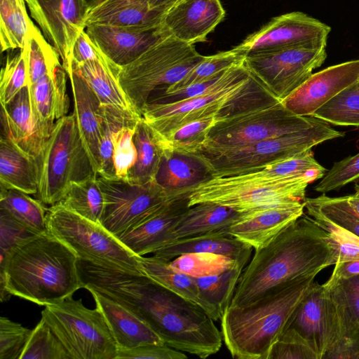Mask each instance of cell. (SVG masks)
Here are the masks:
<instances>
[{"mask_svg":"<svg viewBox=\"0 0 359 359\" xmlns=\"http://www.w3.org/2000/svg\"><path fill=\"white\" fill-rule=\"evenodd\" d=\"M41 318L67 350L70 359H116L118 346L100 310L86 307L72 296L47 305Z\"/></svg>","mask_w":359,"mask_h":359,"instance_id":"obj_10","label":"cell"},{"mask_svg":"<svg viewBox=\"0 0 359 359\" xmlns=\"http://www.w3.org/2000/svg\"><path fill=\"white\" fill-rule=\"evenodd\" d=\"M330 31L326 24L295 11L272 18L236 46L246 53L285 47L325 48Z\"/></svg>","mask_w":359,"mask_h":359,"instance_id":"obj_16","label":"cell"},{"mask_svg":"<svg viewBox=\"0 0 359 359\" xmlns=\"http://www.w3.org/2000/svg\"><path fill=\"white\" fill-rule=\"evenodd\" d=\"M358 180H359V152L334 163L314 187V190L326 194L338 190Z\"/></svg>","mask_w":359,"mask_h":359,"instance_id":"obj_50","label":"cell"},{"mask_svg":"<svg viewBox=\"0 0 359 359\" xmlns=\"http://www.w3.org/2000/svg\"><path fill=\"white\" fill-rule=\"evenodd\" d=\"M83 287L116 301L146 322L165 344L206 358L217 353L222 336L199 305L166 289L144 274L85 262Z\"/></svg>","mask_w":359,"mask_h":359,"instance_id":"obj_1","label":"cell"},{"mask_svg":"<svg viewBox=\"0 0 359 359\" xmlns=\"http://www.w3.org/2000/svg\"><path fill=\"white\" fill-rule=\"evenodd\" d=\"M280 102L243 63L226 69L203 93L175 102L147 103L141 116L159 135H165L203 117L216 116L220 121Z\"/></svg>","mask_w":359,"mask_h":359,"instance_id":"obj_4","label":"cell"},{"mask_svg":"<svg viewBox=\"0 0 359 359\" xmlns=\"http://www.w3.org/2000/svg\"><path fill=\"white\" fill-rule=\"evenodd\" d=\"M358 81H359V80H358Z\"/></svg>","mask_w":359,"mask_h":359,"instance_id":"obj_61","label":"cell"},{"mask_svg":"<svg viewBox=\"0 0 359 359\" xmlns=\"http://www.w3.org/2000/svg\"><path fill=\"white\" fill-rule=\"evenodd\" d=\"M104 315L118 349H130L148 344H164L154 330L140 317L116 301L88 289Z\"/></svg>","mask_w":359,"mask_h":359,"instance_id":"obj_26","label":"cell"},{"mask_svg":"<svg viewBox=\"0 0 359 359\" xmlns=\"http://www.w3.org/2000/svg\"><path fill=\"white\" fill-rule=\"evenodd\" d=\"M180 351L165 344H148L130 349H118L116 359H185Z\"/></svg>","mask_w":359,"mask_h":359,"instance_id":"obj_54","label":"cell"},{"mask_svg":"<svg viewBox=\"0 0 359 359\" xmlns=\"http://www.w3.org/2000/svg\"><path fill=\"white\" fill-rule=\"evenodd\" d=\"M133 141L137 157L126 181L141 184L154 180L165 151L160 136L141 117L136 124Z\"/></svg>","mask_w":359,"mask_h":359,"instance_id":"obj_34","label":"cell"},{"mask_svg":"<svg viewBox=\"0 0 359 359\" xmlns=\"http://www.w3.org/2000/svg\"><path fill=\"white\" fill-rule=\"evenodd\" d=\"M323 285L336 304L340 317L341 337L346 333L358 330L359 275L333 284Z\"/></svg>","mask_w":359,"mask_h":359,"instance_id":"obj_43","label":"cell"},{"mask_svg":"<svg viewBox=\"0 0 359 359\" xmlns=\"http://www.w3.org/2000/svg\"><path fill=\"white\" fill-rule=\"evenodd\" d=\"M312 116L343 126H359V81L344 89Z\"/></svg>","mask_w":359,"mask_h":359,"instance_id":"obj_42","label":"cell"},{"mask_svg":"<svg viewBox=\"0 0 359 359\" xmlns=\"http://www.w3.org/2000/svg\"><path fill=\"white\" fill-rule=\"evenodd\" d=\"M304 208L315 210L332 223L359 237V214L349 205L347 196L330 197L323 194L305 198Z\"/></svg>","mask_w":359,"mask_h":359,"instance_id":"obj_45","label":"cell"},{"mask_svg":"<svg viewBox=\"0 0 359 359\" xmlns=\"http://www.w3.org/2000/svg\"><path fill=\"white\" fill-rule=\"evenodd\" d=\"M20 359H70L57 337L47 323L41 318Z\"/></svg>","mask_w":359,"mask_h":359,"instance_id":"obj_46","label":"cell"},{"mask_svg":"<svg viewBox=\"0 0 359 359\" xmlns=\"http://www.w3.org/2000/svg\"><path fill=\"white\" fill-rule=\"evenodd\" d=\"M74 99V116L79 133L93 168L98 175L100 167L99 147L102 135L100 103L86 80L70 65L64 67Z\"/></svg>","mask_w":359,"mask_h":359,"instance_id":"obj_23","label":"cell"},{"mask_svg":"<svg viewBox=\"0 0 359 359\" xmlns=\"http://www.w3.org/2000/svg\"><path fill=\"white\" fill-rule=\"evenodd\" d=\"M212 177L208 165L200 155L164 151L154 180L175 198L190 194L197 185Z\"/></svg>","mask_w":359,"mask_h":359,"instance_id":"obj_28","label":"cell"},{"mask_svg":"<svg viewBox=\"0 0 359 359\" xmlns=\"http://www.w3.org/2000/svg\"><path fill=\"white\" fill-rule=\"evenodd\" d=\"M189 194L170 200L154 213L117 238L137 256L153 253L171 243L174 229L190 207Z\"/></svg>","mask_w":359,"mask_h":359,"instance_id":"obj_20","label":"cell"},{"mask_svg":"<svg viewBox=\"0 0 359 359\" xmlns=\"http://www.w3.org/2000/svg\"><path fill=\"white\" fill-rule=\"evenodd\" d=\"M23 48L27 56L28 87L61 64L60 55L33 22L29 27Z\"/></svg>","mask_w":359,"mask_h":359,"instance_id":"obj_39","label":"cell"},{"mask_svg":"<svg viewBox=\"0 0 359 359\" xmlns=\"http://www.w3.org/2000/svg\"><path fill=\"white\" fill-rule=\"evenodd\" d=\"M48 230L69 246L79 260L143 274L137 255L100 224L58 203L47 209Z\"/></svg>","mask_w":359,"mask_h":359,"instance_id":"obj_9","label":"cell"},{"mask_svg":"<svg viewBox=\"0 0 359 359\" xmlns=\"http://www.w3.org/2000/svg\"><path fill=\"white\" fill-rule=\"evenodd\" d=\"M98 181L104 201L100 224L116 237L174 198L155 180L140 184L99 177Z\"/></svg>","mask_w":359,"mask_h":359,"instance_id":"obj_14","label":"cell"},{"mask_svg":"<svg viewBox=\"0 0 359 359\" xmlns=\"http://www.w3.org/2000/svg\"><path fill=\"white\" fill-rule=\"evenodd\" d=\"M67 73L62 64L28 87L33 116L41 127L52 130L55 120L67 115L69 100Z\"/></svg>","mask_w":359,"mask_h":359,"instance_id":"obj_29","label":"cell"},{"mask_svg":"<svg viewBox=\"0 0 359 359\" xmlns=\"http://www.w3.org/2000/svg\"><path fill=\"white\" fill-rule=\"evenodd\" d=\"M86 32L100 50L122 67L139 57L151 47L171 36L163 24L154 26H121L93 23Z\"/></svg>","mask_w":359,"mask_h":359,"instance_id":"obj_18","label":"cell"},{"mask_svg":"<svg viewBox=\"0 0 359 359\" xmlns=\"http://www.w3.org/2000/svg\"><path fill=\"white\" fill-rule=\"evenodd\" d=\"M304 202L269 206L240 212L236 219L219 231L260 248L304 215Z\"/></svg>","mask_w":359,"mask_h":359,"instance_id":"obj_21","label":"cell"},{"mask_svg":"<svg viewBox=\"0 0 359 359\" xmlns=\"http://www.w3.org/2000/svg\"><path fill=\"white\" fill-rule=\"evenodd\" d=\"M316 276L302 277L244 307L228 306L221 318L222 336L233 358L267 359Z\"/></svg>","mask_w":359,"mask_h":359,"instance_id":"obj_5","label":"cell"},{"mask_svg":"<svg viewBox=\"0 0 359 359\" xmlns=\"http://www.w3.org/2000/svg\"><path fill=\"white\" fill-rule=\"evenodd\" d=\"M344 135L320 120L301 131L210 154H197L205 161L212 177H231L244 174L278 158L311 149L318 144Z\"/></svg>","mask_w":359,"mask_h":359,"instance_id":"obj_12","label":"cell"},{"mask_svg":"<svg viewBox=\"0 0 359 359\" xmlns=\"http://www.w3.org/2000/svg\"><path fill=\"white\" fill-rule=\"evenodd\" d=\"M59 203L81 217L100 224L104 201L97 175L72 183Z\"/></svg>","mask_w":359,"mask_h":359,"instance_id":"obj_37","label":"cell"},{"mask_svg":"<svg viewBox=\"0 0 359 359\" xmlns=\"http://www.w3.org/2000/svg\"><path fill=\"white\" fill-rule=\"evenodd\" d=\"M326 57L324 48H278L249 52L244 65L281 102L305 82Z\"/></svg>","mask_w":359,"mask_h":359,"instance_id":"obj_13","label":"cell"},{"mask_svg":"<svg viewBox=\"0 0 359 359\" xmlns=\"http://www.w3.org/2000/svg\"><path fill=\"white\" fill-rule=\"evenodd\" d=\"M252 249L250 245L233 236L215 231L175 240L152 254L167 260L184 255L212 254L245 266Z\"/></svg>","mask_w":359,"mask_h":359,"instance_id":"obj_27","label":"cell"},{"mask_svg":"<svg viewBox=\"0 0 359 359\" xmlns=\"http://www.w3.org/2000/svg\"><path fill=\"white\" fill-rule=\"evenodd\" d=\"M70 65L86 80L98 98L100 105L121 115L130 122L137 123L142 117L136 110L118 81L121 67L108 57Z\"/></svg>","mask_w":359,"mask_h":359,"instance_id":"obj_24","label":"cell"},{"mask_svg":"<svg viewBox=\"0 0 359 359\" xmlns=\"http://www.w3.org/2000/svg\"><path fill=\"white\" fill-rule=\"evenodd\" d=\"M320 121L296 115L277 102L218 121L196 154H210L301 131Z\"/></svg>","mask_w":359,"mask_h":359,"instance_id":"obj_11","label":"cell"},{"mask_svg":"<svg viewBox=\"0 0 359 359\" xmlns=\"http://www.w3.org/2000/svg\"><path fill=\"white\" fill-rule=\"evenodd\" d=\"M141 270L157 283L174 293L199 305L214 320L221 319L220 316L201 296L195 276L182 271L167 260L155 256H139Z\"/></svg>","mask_w":359,"mask_h":359,"instance_id":"obj_31","label":"cell"},{"mask_svg":"<svg viewBox=\"0 0 359 359\" xmlns=\"http://www.w3.org/2000/svg\"><path fill=\"white\" fill-rule=\"evenodd\" d=\"M78 262L48 230L25 239L0 259L1 302L15 295L44 306L61 302L83 288Z\"/></svg>","mask_w":359,"mask_h":359,"instance_id":"obj_3","label":"cell"},{"mask_svg":"<svg viewBox=\"0 0 359 359\" xmlns=\"http://www.w3.org/2000/svg\"><path fill=\"white\" fill-rule=\"evenodd\" d=\"M25 0H0V43L1 52L24 47L32 22Z\"/></svg>","mask_w":359,"mask_h":359,"instance_id":"obj_38","label":"cell"},{"mask_svg":"<svg viewBox=\"0 0 359 359\" xmlns=\"http://www.w3.org/2000/svg\"><path fill=\"white\" fill-rule=\"evenodd\" d=\"M39 199L30 197L29 194L1 187L0 209L37 234L48 230L47 209Z\"/></svg>","mask_w":359,"mask_h":359,"instance_id":"obj_36","label":"cell"},{"mask_svg":"<svg viewBox=\"0 0 359 359\" xmlns=\"http://www.w3.org/2000/svg\"><path fill=\"white\" fill-rule=\"evenodd\" d=\"M244 267L232 262L219 271L194 276L201 296L221 318L231 303Z\"/></svg>","mask_w":359,"mask_h":359,"instance_id":"obj_35","label":"cell"},{"mask_svg":"<svg viewBox=\"0 0 359 359\" xmlns=\"http://www.w3.org/2000/svg\"><path fill=\"white\" fill-rule=\"evenodd\" d=\"M204 57L196 51L194 45L170 36L131 63L121 67L118 81L141 115L142 108L154 91L180 81Z\"/></svg>","mask_w":359,"mask_h":359,"instance_id":"obj_8","label":"cell"},{"mask_svg":"<svg viewBox=\"0 0 359 359\" xmlns=\"http://www.w3.org/2000/svg\"><path fill=\"white\" fill-rule=\"evenodd\" d=\"M102 135L99 147L100 167L99 177L117 180L114 164V150L121 129L125 126H136L121 115L100 105Z\"/></svg>","mask_w":359,"mask_h":359,"instance_id":"obj_44","label":"cell"},{"mask_svg":"<svg viewBox=\"0 0 359 359\" xmlns=\"http://www.w3.org/2000/svg\"><path fill=\"white\" fill-rule=\"evenodd\" d=\"M165 14L150 9L149 0H99L90 6L86 25L154 26L163 23Z\"/></svg>","mask_w":359,"mask_h":359,"instance_id":"obj_30","label":"cell"},{"mask_svg":"<svg viewBox=\"0 0 359 359\" xmlns=\"http://www.w3.org/2000/svg\"><path fill=\"white\" fill-rule=\"evenodd\" d=\"M32 18L65 65L74 45L86 28L87 0H25Z\"/></svg>","mask_w":359,"mask_h":359,"instance_id":"obj_17","label":"cell"},{"mask_svg":"<svg viewBox=\"0 0 359 359\" xmlns=\"http://www.w3.org/2000/svg\"><path fill=\"white\" fill-rule=\"evenodd\" d=\"M359 80V59L330 66L311 76L281 101L296 115L310 116L346 88Z\"/></svg>","mask_w":359,"mask_h":359,"instance_id":"obj_19","label":"cell"},{"mask_svg":"<svg viewBox=\"0 0 359 359\" xmlns=\"http://www.w3.org/2000/svg\"><path fill=\"white\" fill-rule=\"evenodd\" d=\"M218 121L216 116H209L184 123L165 135L156 133L165 151L194 154L203 147L210 130Z\"/></svg>","mask_w":359,"mask_h":359,"instance_id":"obj_40","label":"cell"},{"mask_svg":"<svg viewBox=\"0 0 359 359\" xmlns=\"http://www.w3.org/2000/svg\"><path fill=\"white\" fill-rule=\"evenodd\" d=\"M308 215L326 231L335 250L336 263L359 259V237L332 223L319 212L306 209Z\"/></svg>","mask_w":359,"mask_h":359,"instance_id":"obj_48","label":"cell"},{"mask_svg":"<svg viewBox=\"0 0 359 359\" xmlns=\"http://www.w3.org/2000/svg\"><path fill=\"white\" fill-rule=\"evenodd\" d=\"M240 212L214 203L189 207L174 229L172 242L183 238L219 231L233 222Z\"/></svg>","mask_w":359,"mask_h":359,"instance_id":"obj_33","label":"cell"},{"mask_svg":"<svg viewBox=\"0 0 359 359\" xmlns=\"http://www.w3.org/2000/svg\"><path fill=\"white\" fill-rule=\"evenodd\" d=\"M0 184L4 188L29 195L36 194L38 190L35 158L2 135L0 140Z\"/></svg>","mask_w":359,"mask_h":359,"instance_id":"obj_32","label":"cell"},{"mask_svg":"<svg viewBox=\"0 0 359 359\" xmlns=\"http://www.w3.org/2000/svg\"><path fill=\"white\" fill-rule=\"evenodd\" d=\"M2 135L34 158L41 151L51 131L36 123L30 105L28 86L6 105H1Z\"/></svg>","mask_w":359,"mask_h":359,"instance_id":"obj_25","label":"cell"},{"mask_svg":"<svg viewBox=\"0 0 359 359\" xmlns=\"http://www.w3.org/2000/svg\"><path fill=\"white\" fill-rule=\"evenodd\" d=\"M35 163L36 195L45 205L58 203L72 183L97 175L83 146L74 114L56 120Z\"/></svg>","mask_w":359,"mask_h":359,"instance_id":"obj_7","label":"cell"},{"mask_svg":"<svg viewBox=\"0 0 359 359\" xmlns=\"http://www.w3.org/2000/svg\"><path fill=\"white\" fill-rule=\"evenodd\" d=\"M287 327L294 329L311 345L319 359L341 337L339 314L330 291L313 282L297 306Z\"/></svg>","mask_w":359,"mask_h":359,"instance_id":"obj_15","label":"cell"},{"mask_svg":"<svg viewBox=\"0 0 359 359\" xmlns=\"http://www.w3.org/2000/svg\"><path fill=\"white\" fill-rule=\"evenodd\" d=\"M335 263V250L327 232L304 214L255 250L229 306H246L283 285L316 276Z\"/></svg>","mask_w":359,"mask_h":359,"instance_id":"obj_2","label":"cell"},{"mask_svg":"<svg viewBox=\"0 0 359 359\" xmlns=\"http://www.w3.org/2000/svg\"><path fill=\"white\" fill-rule=\"evenodd\" d=\"M315 170L304 175L275 179L262 171L224 177H212L194 187L189 194V206L214 203L238 212L283 205L302 203L308 185L325 174Z\"/></svg>","mask_w":359,"mask_h":359,"instance_id":"obj_6","label":"cell"},{"mask_svg":"<svg viewBox=\"0 0 359 359\" xmlns=\"http://www.w3.org/2000/svg\"><path fill=\"white\" fill-rule=\"evenodd\" d=\"M32 330L6 317L0 318V359H20Z\"/></svg>","mask_w":359,"mask_h":359,"instance_id":"obj_51","label":"cell"},{"mask_svg":"<svg viewBox=\"0 0 359 359\" xmlns=\"http://www.w3.org/2000/svg\"><path fill=\"white\" fill-rule=\"evenodd\" d=\"M185 0H149V8L151 10L169 11L172 8Z\"/></svg>","mask_w":359,"mask_h":359,"instance_id":"obj_58","label":"cell"},{"mask_svg":"<svg viewBox=\"0 0 359 359\" xmlns=\"http://www.w3.org/2000/svg\"><path fill=\"white\" fill-rule=\"evenodd\" d=\"M359 275V259H354L334 264L333 272L325 283L333 284L339 280H343Z\"/></svg>","mask_w":359,"mask_h":359,"instance_id":"obj_57","label":"cell"},{"mask_svg":"<svg viewBox=\"0 0 359 359\" xmlns=\"http://www.w3.org/2000/svg\"><path fill=\"white\" fill-rule=\"evenodd\" d=\"M224 17L220 0H185L166 13L163 24L172 36L194 45L205 41Z\"/></svg>","mask_w":359,"mask_h":359,"instance_id":"obj_22","label":"cell"},{"mask_svg":"<svg viewBox=\"0 0 359 359\" xmlns=\"http://www.w3.org/2000/svg\"><path fill=\"white\" fill-rule=\"evenodd\" d=\"M247 53L238 48L205 56L195 67L176 83L161 90L171 91L210 80L229 68L244 63Z\"/></svg>","mask_w":359,"mask_h":359,"instance_id":"obj_41","label":"cell"},{"mask_svg":"<svg viewBox=\"0 0 359 359\" xmlns=\"http://www.w3.org/2000/svg\"><path fill=\"white\" fill-rule=\"evenodd\" d=\"M28 86L27 56L24 48L8 53L0 73V102L6 105L25 87Z\"/></svg>","mask_w":359,"mask_h":359,"instance_id":"obj_47","label":"cell"},{"mask_svg":"<svg viewBox=\"0 0 359 359\" xmlns=\"http://www.w3.org/2000/svg\"><path fill=\"white\" fill-rule=\"evenodd\" d=\"M0 210V259H2L15 245L37 233L28 229L4 210Z\"/></svg>","mask_w":359,"mask_h":359,"instance_id":"obj_53","label":"cell"},{"mask_svg":"<svg viewBox=\"0 0 359 359\" xmlns=\"http://www.w3.org/2000/svg\"><path fill=\"white\" fill-rule=\"evenodd\" d=\"M267 359H319L309 342L287 327L271 347Z\"/></svg>","mask_w":359,"mask_h":359,"instance_id":"obj_49","label":"cell"},{"mask_svg":"<svg viewBox=\"0 0 359 359\" xmlns=\"http://www.w3.org/2000/svg\"><path fill=\"white\" fill-rule=\"evenodd\" d=\"M347 200L352 208L359 214V184H355V193L347 196Z\"/></svg>","mask_w":359,"mask_h":359,"instance_id":"obj_59","label":"cell"},{"mask_svg":"<svg viewBox=\"0 0 359 359\" xmlns=\"http://www.w3.org/2000/svg\"><path fill=\"white\" fill-rule=\"evenodd\" d=\"M88 2L90 4V6L95 3H97L99 0H87Z\"/></svg>","mask_w":359,"mask_h":359,"instance_id":"obj_60","label":"cell"},{"mask_svg":"<svg viewBox=\"0 0 359 359\" xmlns=\"http://www.w3.org/2000/svg\"><path fill=\"white\" fill-rule=\"evenodd\" d=\"M107 57L90 39L86 30H83L74 45L69 60L76 63H82L90 60H104Z\"/></svg>","mask_w":359,"mask_h":359,"instance_id":"obj_56","label":"cell"},{"mask_svg":"<svg viewBox=\"0 0 359 359\" xmlns=\"http://www.w3.org/2000/svg\"><path fill=\"white\" fill-rule=\"evenodd\" d=\"M135 127L123 126L117 137L113 158L117 180L126 181L128 172L136 163L137 154L133 141Z\"/></svg>","mask_w":359,"mask_h":359,"instance_id":"obj_52","label":"cell"},{"mask_svg":"<svg viewBox=\"0 0 359 359\" xmlns=\"http://www.w3.org/2000/svg\"><path fill=\"white\" fill-rule=\"evenodd\" d=\"M323 359H359V330L343 334Z\"/></svg>","mask_w":359,"mask_h":359,"instance_id":"obj_55","label":"cell"}]
</instances>
